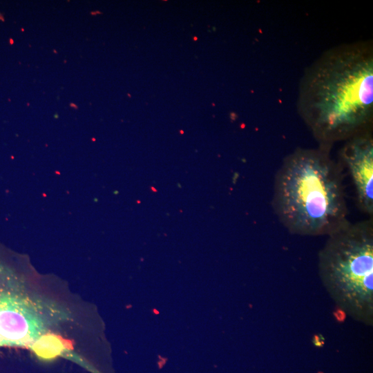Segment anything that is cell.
I'll list each match as a JSON object with an SVG mask.
<instances>
[{"mask_svg":"<svg viewBox=\"0 0 373 373\" xmlns=\"http://www.w3.org/2000/svg\"><path fill=\"white\" fill-rule=\"evenodd\" d=\"M298 113L318 146L372 131L373 48L370 41L332 47L305 70Z\"/></svg>","mask_w":373,"mask_h":373,"instance_id":"cell-1","label":"cell"},{"mask_svg":"<svg viewBox=\"0 0 373 373\" xmlns=\"http://www.w3.org/2000/svg\"><path fill=\"white\" fill-rule=\"evenodd\" d=\"M331 151L297 148L276 173L271 205L291 234L328 236L350 221L344 169Z\"/></svg>","mask_w":373,"mask_h":373,"instance_id":"cell-2","label":"cell"},{"mask_svg":"<svg viewBox=\"0 0 373 373\" xmlns=\"http://www.w3.org/2000/svg\"><path fill=\"white\" fill-rule=\"evenodd\" d=\"M320 249L321 281L343 314L373 325V218L352 222L327 236Z\"/></svg>","mask_w":373,"mask_h":373,"instance_id":"cell-3","label":"cell"},{"mask_svg":"<svg viewBox=\"0 0 373 373\" xmlns=\"http://www.w3.org/2000/svg\"><path fill=\"white\" fill-rule=\"evenodd\" d=\"M339 162L350 177L357 208L373 218L372 131L346 141L339 151Z\"/></svg>","mask_w":373,"mask_h":373,"instance_id":"cell-4","label":"cell"},{"mask_svg":"<svg viewBox=\"0 0 373 373\" xmlns=\"http://www.w3.org/2000/svg\"><path fill=\"white\" fill-rule=\"evenodd\" d=\"M70 106H72V107H75L74 108H77V106L76 104H73V103H70Z\"/></svg>","mask_w":373,"mask_h":373,"instance_id":"cell-5","label":"cell"}]
</instances>
